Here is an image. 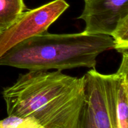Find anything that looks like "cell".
Here are the masks:
<instances>
[{
	"mask_svg": "<svg viewBox=\"0 0 128 128\" xmlns=\"http://www.w3.org/2000/svg\"><path fill=\"white\" fill-rule=\"evenodd\" d=\"M27 10L24 0H0V32L13 24Z\"/></svg>",
	"mask_w": 128,
	"mask_h": 128,
	"instance_id": "7",
	"label": "cell"
},
{
	"mask_svg": "<svg viewBox=\"0 0 128 128\" xmlns=\"http://www.w3.org/2000/svg\"><path fill=\"white\" fill-rule=\"evenodd\" d=\"M0 34H1V32H0Z\"/></svg>",
	"mask_w": 128,
	"mask_h": 128,
	"instance_id": "10",
	"label": "cell"
},
{
	"mask_svg": "<svg viewBox=\"0 0 128 128\" xmlns=\"http://www.w3.org/2000/svg\"><path fill=\"white\" fill-rule=\"evenodd\" d=\"M111 36L114 43V49L121 54L128 51V16L119 21Z\"/></svg>",
	"mask_w": 128,
	"mask_h": 128,
	"instance_id": "8",
	"label": "cell"
},
{
	"mask_svg": "<svg viewBox=\"0 0 128 128\" xmlns=\"http://www.w3.org/2000/svg\"><path fill=\"white\" fill-rule=\"evenodd\" d=\"M117 72L107 74L116 111L117 128L128 127V51L122 54Z\"/></svg>",
	"mask_w": 128,
	"mask_h": 128,
	"instance_id": "6",
	"label": "cell"
},
{
	"mask_svg": "<svg viewBox=\"0 0 128 128\" xmlns=\"http://www.w3.org/2000/svg\"><path fill=\"white\" fill-rule=\"evenodd\" d=\"M84 76L61 71H29L2 92L8 115L36 119L42 128H78Z\"/></svg>",
	"mask_w": 128,
	"mask_h": 128,
	"instance_id": "1",
	"label": "cell"
},
{
	"mask_svg": "<svg viewBox=\"0 0 128 128\" xmlns=\"http://www.w3.org/2000/svg\"><path fill=\"white\" fill-rule=\"evenodd\" d=\"M84 78V101L78 128H117L116 111L108 75L92 68Z\"/></svg>",
	"mask_w": 128,
	"mask_h": 128,
	"instance_id": "3",
	"label": "cell"
},
{
	"mask_svg": "<svg viewBox=\"0 0 128 128\" xmlns=\"http://www.w3.org/2000/svg\"><path fill=\"white\" fill-rule=\"evenodd\" d=\"M69 7L65 0H54L25 11L13 24L0 34V58L20 42L48 32L50 26Z\"/></svg>",
	"mask_w": 128,
	"mask_h": 128,
	"instance_id": "4",
	"label": "cell"
},
{
	"mask_svg": "<svg viewBox=\"0 0 128 128\" xmlns=\"http://www.w3.org/2000/svg\"><path fill=\"white\" fill-rule=\"evenodd\" d=\"M111 36L78 33L34 36L16 44L0 58V66L29 71H61L80 67L95 68L96 58L114 49Z\"/></svg>",
	"mask_w": 128,
	"mask_h": 128,
	"instance_id": "2",
	"label": "cell"
},
{
	"mask_svg": "<svg viewBox=\"0 0 128 128\" xmlns=\"http://www.w3.org/2000/svg\"><path fill=\"white\" fill-rule=\"evenodd\" d=\"M0 128H42L41 124L32 117L8 115L0 120Z\"/></svg>",
	"mask_w": 128,
	"mask_h": 128,
	"instance_id": "9",
	"label": "cell"
},
{
	"mask_svg": "<svg viewBox=\"0 0 128 128\" xmlns=\"http://www.w3.org/2000/svg\"><path fill=\"white\" fill-rule=\"evenodd\" d=\"M128 16V0H84L78 19L86 23L85 32L111 36L119 21Z\"/></svg>",
	"mask_w": 128,
	"mask_h": 128,
	"instance_id": "5",
	"label": "cell"
}]
</instances>
